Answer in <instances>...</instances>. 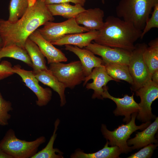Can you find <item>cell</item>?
<instances>
[{
	"label": "cell",
	"instance_id": "cell-14",
	"mask_svg": "<svg viewBox=\"0 0 158 158\" xmlns=\"http://www.w3.org/2000/svg\"><path fill=\"white\" fill-rule=\"evenodd\" d=\"M29 38L38 46L46 58L48 64L67 61V58L61 51L54 47L51 42L45 39L37 29Z\"/></svg>",
	"mask_w": 158,
	"mask_h": 158
},
{
	"label": "cell",
	"instance_id": "cell-35",
	"mask_svg": "<svg viewBox=\"0 0 158 158\" xmlns=\"http://www.w3.org/2000/svg\"><path fill=\"white\" fill-rule=\"evenodd\" d=\"M3 46V41L1 38L0 37V50Z\"/></svg>",
	"mask_w": 158,
	"mask_h": 158
},
{
	"label": "cell",
	"instance_id": "cell-9",
	"mask_svg": "<svg viewBox=\"0 0 158 158\" xmlns=\"http://www.w3.org/2000/svg\"><path fill=\"white\" fill-rule=\"evenodd\" d=\"M135 92L136 95L140 99L137 119L144 122L154 119L155 116L152 113L151 106L158 98V84L151 80Z\"/></svg>",
	"mask_w": 158,
	"mask_h": 158
},
{
	"label": "cell",
	"instance_id": "cell-2",
	"mask_svg": "<svg viewBox=\"0 0 158 158\" xmlns=\"http://www.w3.org/2000/svg\"><path fill=\"white\" fill-rule=\"evenodd\" d=\"M98 31L94 42L112 47L132 51L134 43L140 38L142 30L120 18L109 16Z\"/></svg>",
	"mask_w": 158,
	"mask_h": 158
},
{
	"label": "cell",
	"instance_id": "cell-12",
	"mask_svg": "<svg viewBox=\"0 0 158 158\" xmlns=\"http://www.w3.org/2000/svg\"><path fill=\"white\" fill-rule=\"evenodd\" d=\"M103 89L104 90L102 95L103 99H109L116 104L117 107L113 113L116 116H124L123 122L126 123H128L131 119V114L138 112L139 106L138 104L134 100V93L131 96L126 94L123 98L115 97L109 94L106 86L104 87Z\"/></svg>",
	"mask_w": 158,
	"mask_h": 158
},
{
	"label": "cell",
	"instance_id": "cell-26",
	"mask_svg": "<svg viewBox=\"0 0 158 158\" xmlns=\"http://www.w3.org/2000/svg\"><path fill=\"white\" fill-rule=\"evenodd\" d=\"M60 120L57 119L55 122L53 134L46 146L34 155L32 158H62L63 152L57 148H53L54 144L57 136L56 131L60 123Z\"/></svg>",
	"mask_w": 158,
	"mask_h": 158
},
{
	"label": "cell",
	"instance_id": "cell-21",
	"mask_svg": "<svg viewBox=\"0 0 158 158\" xmlns=\"http://www.w3.org/2000/svg\"><path fill=\"white\" fill-rule=\"evenodd\" d=\"M32 64L33 72L47 70L45 56L37 45L28 38L24 46Z\"/></svg>",
	"mask_w": 158,
	"mask_h": 158
},
{
	"label": "cell",
	"instance_id": "cell-15",
	"mask_svg": "<svg viewBox=\"0 0 158 158\" xmlns=\"http://www.w3.org/2000/svg\"><path fill=\"white\" fill-rule=\"evenodd\" d=\"M65 46V50L73 52L79 59L85 77L90 74L93 68L103 65L102 59L95 56L90 51L72 45Z\"/></svg>",
	"mask_w": 158,
	"mask_h": 158
},
{
	"label": "cell",
	"instance_id": "cell-3",
	"mask_svg": "<svg viewBox=\"0 0 158 158\" xmlns=\"http://www.w3.org/2000/svg\"><path fill=\"white\" fill-rule=\"evenodd\" d=\"M158 0H120L116 8L117 17L142 31Z\"/></svg>",
	"mask_w": 158,
	"mask_h": 158
},
{
	"label": "cell",
	"instance_id": "cell-4",
	"mask_svg": "<svg viewBox=\"0 0 158 158\" xmlns=\"http://www.w3.org/2000/svg\"><path fill=\"white\" fill-rule=\"evenodd\" d=\"M45 141L43 136L31 141L21 140L16 137L14 130L10 129L0 141V146L12 158H32L37 152L39 147Z\"/></svg>",
	"mask_w": 158,
	"mask_h": 158
},
{
	"label": "cell",
	"instance_id": "cell-13",
	"mask_svg": "<svg viewBox=\"0 0 158 158\" xmlns=\"http://www.w3.org/2000/svg\"><path fill=\"white\" fill-rule=\"evenodd\" d=\"M115 80L107 73L104 65L94 68L91 73L85 77L83 85H86L87 89H92L94 93L92 99L97 98L103 99L102 95L104 91L103 87L106 86L111 80Z\"/></svg>",
	"mask_w": 158,
	"mask_h": 158
},
{
	"label": "cell",
	"instance_id": "cell-19",
	"mask_svg": "<svg viewBox=\"0 0 158 158\" xmlns=\"http://www.w3.org/2000/svg\"><path fill=\"white\" fill-rule=\"evenodd\" d=\"M33 73L39 81L50 87L58 93L60 98V106L63 107L65 105L66 103L65 94L66 87L52 74L49 69L33 72Z\"/></svg>",
	"mask_w": 158,
	"mask_h": 158
},
{
	"label": "cell",
	"instance_id": "cell-18",
	"mask_svg": "<svg viewBox=\"0 0 158 158\" xmlns=\"http://www.w3.org/2000/svg\"><path fill=\"white\" fill-rule=\"evenodd\" d=\"M98 30L89 31L86 32L68 34L59 40L51 43L54 45L61 46L70 45L83 48L88 46L96 38Z\"/></svg>",
	"mask_w": 158,
	"mask_h": 158
},
{
	"label": "cell",
	"instance_id": "cell-34",
	"mask_svg": "<svg viewBox=\"0 0 158 158\" xmlns=\"http://www.w3.org/2000/svg\"><path fill=\"white\" fill-rule=\"evenodd\" d=\"M0 158H12V157L5 153L0 146Z\"/></svg>",
	"mask_w": 158,
	"mask_h": 158
},
{
	"label": "cell",
	"instance_id": "cell-37",
	"mask_svg": "<svg viewBox=\"0 0 158 158\" xmlns=\"http://www.w3.org/2000/svg\"><path fill=\"white\" fill-rule=\"evenodd\" d=\"M40 0V1H44V2L45 1V0Z\"/></svg>",
	"mask_w": 158,
	"mask_h": 158
},
{
	"label": "cell",
	"instance_id": "cell-33",
	"mask_svg": "<svg viewBox=\"0 0 158 158\" xmlns=\"http://www.w3.org/2000/svg\"><path fill=\"white\" fill-rule=\"evenodd\" d=\"M151 79L153 82L158 84V70L152 73Z\"/></svg>",
	"mask_w": 158,
	"mask_h": 158
},
{
	"label": "cell",
	"instance_id": "cell-31",
	"mask_svg": "<svg viewBox=\"0 0 158 158\" xmlns=\"http://www.w3.org/2000/svg\"><path fill=\"white\" fill-rule=\"evenodd\" d=\"M11 63L3 61L0 63V81L13 75Z\"/></svg>",
	"mask_w": 158,
	"mask_h": 158
},
{
	"label": "cell",
	"instance_id": "cell-1",
	"mask_svg": "<svg viewBox=\"0 0 158 158\" xmlns=\"http://www.w3.org/2000/svg\"><path fill=\"white\" fill-rule=\"evenodd\" d=\"M54 20L44 2L36 0L29 3L25 13L17 21L12 22L0 19V37L3 47L16 44L25 49L26 40L33 32L47 22Z\"/></svg>",
	"mask_w": 158,
	"mask_h": 158
},
{
	"label": "cell",
	"instance_id": "cell-20",
	"mask_svg": "<svg viewBox=\"0 0 158 158\" xmlns=\"http://www.w3.org/2000/svg\"><path fill=\"white\" fill-rule=\"evenodd\" d=\"M46 6L53 16H61L68 19L75 18L79 13L85 10L80 4L72 5L69 3L51 4Z\"/></svg>",
	"mask_w": 158,
	"mask_h": 158
},
{
	"label": "cell",
	"instance_id": "cell-27",
	"mask_svg": "<svg viewBox=\"0 0 158 158\" xmlns=\"http://www.w3.org/2000/svg\"><path fill=\"white\" fill-rule=\"evenodd\" d=\"M29 5V0H11L9 5L8 20L15 22L20 18L27 11Z\"/></svg>",
	"mask_w": 158,
	"mask_h": 158
},
{
	"label": "cell",
	"instance_id": "cell-7",
	"mask_svg": "<svg viewBox=\"0 0 158 158\" xmlns=\"http://www.w3.org/2000/svg\"><path fill=\"white\" fill-rule=\"evenodd\" d=\"M49 69L66 88L73 89L84 81L85 77L80 61L67 64L61 62L51 63Z\"/></svg>",
	"mask_w": 158,
	"mask_h": 158
},
{
	"label": "cell",
	"instance_id": "cell-5",
	"mask_svg": "<svg viewBox=\"0 0 158 158\" xmlns=\"http://www.w3.org/2000/svg\"><path fill=\"white\" fill-rule=\"evenodd\" d=\"M137 114V112L133 113L129 122L126 124H122L113 131L109 130L105 125L102 124L101 131L104 137L109 140V145L117 146L121 153H127L131 151V147L127 143L130 135L137 130H144L151 123L150 121H148L140 126L136 125L135 119Z\"/></svg>",
	"mask_w": 158,
	"mask_h": 158
},
{
	"label": "cell",
	"instance_id": "cell-11",
	"mask_svg": "<svg viewBox=\"0 0 158 158\" xmlns=\"http://www.w3.org/2000/svg\"><path fill=\"white\" fill-rule=\"evenodd\" d=\"M85 48L94 54L101 56L104 61L128 66L129 64L131 51L104 46L95 42L91 43Z\"/></svg>",
	"mask_w": 158,
	"mask_h": 158
},
{
	"label": "cell",
	"instance_id": "cell-28",
	"mask_svg": "<svg viewBox=\"0 0 158 158\" xmlns=\"http://www.w3.org/2000/svg\"><path fill=\"white\" fill-rule=\"evenodd\" d=\"M13 109L11 102L4 99L0 92V125L5 126L8 124L11 116L8 112Z\"/></svg>",
	"mask_w": 158,
	"mask_h": 158
},
{
	"label": "cell",
	"instance_id": "cell-16",
	"mask_svg": "<svg viewBox=\"0 0 158 158\" xmlns=\"http://www.w3.org/2000/svg\"><path fill=\"white\" fill-rule=\"evenodd\" d=\"M104 13L99 8L85 10L75 18L77 23L84 25L89 31L99 30L103 25Z\"/></svg>",
	"mask_w": 158,
	"mask_h": 158
},
{
	"label": "cell",
	"instance_id": "cell-10",
	"mask_svg": "<svg viewBox=\"0 0 158 158\" xmlns=\"http://www.w3.org/2000/svg\"><path fill=\"white\" fill-rule=\"evenodd\" d=\"M14 73L19 75L25 85L35 95L37 98L36 104L40 107L46 105L51 100L52 92L48 88H44L40 85L39 81L35 77L33 71L22 68L19 65L12 67Z\"/></svg>",
	"mask_w": 158,
	"mask_h": 158
},
{
	"label": "cell",
	"instance_id": "cell-30",
	"mask_svg": "<svg viewBox=\"0 0 158 158\" xmlns=\"http://www.w3.org/2000/svg\"><path fill=\"white\" fill-rule=\"evenodd\" d=\"M157 144L153 143L148 145L139 151L132 154L128 158H150L154 150L157 146Z\"/></svg>",
	"mask_w": 158,
	"mask_h": 158
},
{
	"label": "cell",
	"instance_id": "cell-24",
	"mask_svg": "<svg viewBox=\"0 0 158 158\" xmlns=\"http://www.w3.org/2000/svg\"><path fill=\"white\" fill-rule=\"evenodd\" d=\"M4 57L22 61L32 68V63L27 52L25 49L17 45L12 44L2 48L0 50V61Z\"/></svg>",
	"mask_w": 158,
	"mask_h": 158
},
{
	"label": "cell",
	"instance_id": "cell-17",
	"mask_svg": "<svg viewBox=\"0 0 158 158\" xmlns=\"http://www.w3.org/2000/svg\"><path fill=\"white\" fill-rule=\"evenodd\" d=\"M158 129V117L156 118L155 121L140 132H137L134 138L127 141L128 145H133L131 147L132 150L138 149L148 145L154 143H157V140L155 135Z\"/></svg>",
	"mask_w": 158,
	"mask_h": 158
},
{
	"label": "cell",
	"instance_id": "cell-8",
	"mask_svg": "<svg viewBox=\"0 0 158 158\" xmlns=\"http://www.w3.org/2000/svg\"><path fill=\"white\" fill-rule=\"evenodd\" d=\"M37 30L45 39L51 42H56L67 35L89 31L78 24L75 18L60 23L48 22L43 27Z\"/></svg>",
	"mask_w": 158,
	"mask_h": 158
},
{
	"label": "cell",
	"instance_id": "cell-32",
	"mask_svg": "<svg viewBox=\"0 0 158 158\" xmlns=\"http://www.w3.org/2000/svg\"><path fill=\"white\" fill-rule=\"evenodd\" d=\"M85 1L86 0H45L44 2L47 5L71 2L75 4H79L83 6Z\"/></svg>",
	"mask_w": 158,
	"mask_h": 158
},
{
	"label": "cell",
	"instance_id": "cell-36",
	"mask_svg": "<svg viewBox=\"0 0 158 158\" xmlns=\"http://www.w3.org/2000/svg\"><path fill=\"white\" fill-rule=\"evenodd\" d=\"M102 3L103 4H104V3L105 0H102Z\"/></svg>",
	"mask_w": 158,
	"mask_h": 158
},
{
	"label": "cell",
	"instance_id": "cell-23",
	"mask_svg": "<svg viewBox=\"0 0 158 158\" xmlns=\"http://www.w3.org/2000/svg\"><path fill=\"white\" fill-rule=\"evenodd\" d=\"M107 142L104 147L98 151L93 153H86L80 150H77L71 156L72 158H119L121 152L116 146H108Z\"/></svg>",
	"mask_w": 158,
	"mask_h": 158
},
{
	"label": "cell",
	"instance_id": "cell-22",
	"mask_svg": "<svg viewBox=\"0 0 158 158\" xmlns=\"http://www.w3.org/2000/svg\"><path fill=\"white\" fill-rule=\"evenodd\" d=\"M103 61V65L107 73L116 81L119 82L120 80H122L127 82L131 85H133V80L128 65Z\"/></svg>",
	"mask_w": 158,
	"mask_h": 158
},
{
	"label": "cell",
	"instance_id": "cell-29",
	"mask_svg": "<svg viewBox=\"0 0 158 158\" xmlns=\"http://www.w3.org/2000/svg\"><path fill=\"white\" fill-rule=\"evenodd\" d=\"M154 28H158V3L154 6L152 16L146 22L142 31L140 39L143 38L147 32Z\"/></svg>",
	"mask_w": 158,
	"mask_h": 158
},
{
	"label": "cell",
	"instance_id": "cell-25",
	"mask_svg": "<svg viewBox=\"0 0 158 158\" xmlns=\"http://www.w3.org/2000/svg\"><path fill=\"white\" fill-rule=\"evenodd\" d=\"M143 53L144 62L152 75L158 70V39L151 41Z\"/></svg>",
	"mask_w": 158,
	"mask_h": 158
},
{
	"label": "cell",
	"instance_id": "cell-6",
	"mask_svg": "<svg viewBox=\"0 0 158 158\" xmlns=\"http://www.w3.org/2000/svg\"><path fill=\"white\" fill-rule=\"evenodd\" d=\"M147 46L144 43L137 44L131 52L128 67L133 80L130 88L132 91L135 92L151 80L152 75L143 58V52Z\"/></svg>",
	"mask_w": 158,
	"mask_h": 158
}]
</instances>
